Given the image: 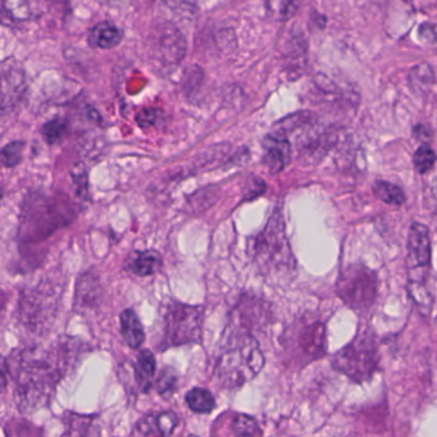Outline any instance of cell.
<instances>
[{
  "instance_id": "6da1fadb",
  "label": "cell",
  "mask_w": 437,
  "mask_h": 437,
  "mask_svg": "<svg viewBox=\"0 0 437 437\" xmlns=\"http://www.w3.org/2000/svg\"><path fill=\"white\" fill-rule=\"evenodd\" d=\"M263 367L264 355L258 341L248 332L233 331L227 335L214 376L222 387L235 390L256 379Z\"/></svg>"
},
{
  "instance_id": "83f0119b",
  "label": "cell",
  "mask_w": 437,
  "mask_h": 437,
  "mask_svg": "<svg viewBox=\"0 0 437 437\" xmlns=\"http://www.w3.org/2000/svg\"><path fill=\"white\" fill-rule=\"evenodd\" d=\"M176 386H177V374L174 369L171 368L163 369L161 376L157 379V391L163 396H167L176 391Z\"/></svg>"
},
{
  "instance_id": "ac0fdd59",
  "label": "cell",
  "mask_w": 437,
  "mask_h": 437,
  "mask_svg": "<svg viewBox=\"0 0 437 437\" xmlns=\"http://www.w3.org/2000/svg\"><path fill=\"white\" fill-rule=\"evenodd\" d=\"M121 332L126 344L131 349L140 347L145 340V332L142 322L132 309L123 310L121 315Z\"/></svg>"
},
{
  "instance_id": "3957f363",
  "label": "cell",
  "mask_w": 437,
  "mask_h": 437,
  "mask_svg": "<svg viewBox=\"0 0 437 437\" xmlns=\"http://www.w3.org/2000/svg\"><path fill=\"white\" fill-rule=\"evenodd\" d=\"M249 254L264 275H288L295 270V259L290 249L280 209L272 214L263 231L249 241Z\"/></svg>"
},
{
  "instance_id": "4316f807",
  "label": "cell",
  "mask_w": 437,
  "mask_h": 437,
  "mask_svg": "<svg viewBox=\"0 0 437 437\" xmlns=\"http://www.w3.org/2000/svg\"><path fill=\"white\" fill-rule=\"evenodd\" d=\"M25 149V142H9L4 148L1 149V162L4 167H16L22 161V153Z\"/></svg>"
},
{
  "instance_id": "8992f818",
  "label": "cell",
  "mask_w": 437,
  "mask_h": 437,
  "mask_svg": "<svg viewBox=\"0 0 437 437\" xmlns=\"http://www.w3.org/2000/svg\"><path fill=\"white\" fill-rule=\"evenodd\" d=\"M203 308L184 302L163 304V341L162 349L196 344L201 339Z\"/></svg>"
},
{
  "instance_id": "d4e9b609",
  "label": "cell",
  "mask_w": 437,
  "mask_h": 437,
  "mask_svg": "<svg viewBox=\"0 0 437 437\" xmlns=\"http://www.w3.org/2000/svg\"><path fill=\"white\" fill-rule=\"evenodd\" d=\"M67 126H68V122L65 118H54L52 121H48L43 126L41 134L48 144H56L65 134Z\"/></svg>"
},
{
  "instance_id": "484cf974",
  "label": "cell",
  "mask_w": 437,
  "mask_h": 437,
  "mask_svg": "<svg viewBox=\"0 0 437 437\" xmlns=\"http://www.w3.org/2000/svg\"><path fill=\"white\" fill-rule=\"evenodd\" d=\"M435 163H436V154L427 145L421 147L414 153V167L419 174H427L433 168Z\"/></svg>"
},
{
  "instance_id": "5b68a950",
  "label": "cell",
  "mask_w": 437,
  "mask_h": 437,
  "mask_svg": "<svg viewBox=\"0 0 437 437\" xmlns=\"http://www.w3.org/2000/svg\"><path fill=\"white\" fill-rule=\"evenodd\" d=\"M379 366L377 337L369 328H364L353 340L332 358V368L345 374L355 384H364L373 379Z\"/></svg>"
},
{
  "instance_id": "e0dca14e",
  "label": "cell",
  "mask_w": 437,
  "mask_h": 437,
  "mask_svg": "<svg viewBox=\"0 0 437 437\" xmlns=\"http://www.w3.org/2000/svg\"><path fill=\"white\" fill-rule=\"evenodd\" d=\"M100 283L98 277L88 272L78 278V286H76V307L78 308L91 309L97 305L100 298Z\"/></svg>"
},
{
  "instance_id": "4fadbf2b",
  "label": "cell",
  "mask_w": 437,
  "mask_h": 437,
  "mask_svg": "<svg viewBox=\"0 0 437 437\" xmlns=\"http://www.w3.org/2000/svg\"><path fill=\"white\" fill-rule=\"evenodd\" d=\"M263 150L264 166L270 174H277L289 164L293 147L286 137L272 132L263 140Z\"/></svg>"
},
{
  "instance_id": "f546056e",
  "label": "cell",
  "mask_w": 437,
  "mask_h": 437,
  "mask_svg": "<svg viewBox=\"0 0 437 437\" xmlns=\"http://www.w3.org/2000/svg\"><path fill=\"white\" fill-rule=\"evenodd\" d=\"M161 116V110H157V108H147V110H142L137 117H136V121L139 123L140 127H150V126H154L158 118Z\"/></svg>"
},
{
  "instance_id": "52a82bcc",
  "label": "cell",
  "mask_w": 437,
  "mask_h": 437,
  "mask_svg": "<svg viewBox=\"0 0 437 437\" xmlns=\"http://www.w3.org/2000/svg\"><path fill=\"white\" fill-rule=\"evenodd\" d=\"M336 293L352 310L358 315H366L371 312L377 298L376 273L362 264L349 265L341 270Z\"/></svg>"
},
{
  "instance_id": "7a4b0ae2",
  "label": "cell",
  "mask_w": 437,
  "mask_h": 437,
  "mask_svg": "<svg viewBox=\"0 0 437 437\" xmlns=\"http://www.w3.org/2000/svg\"><path fill=\"white\" fill-rule=\"evenodd\" d=\"M73 204L62 195L33 194L27 199L20 225V238L39 241L72 221Z\"/></svg>"
},
{
  "instance_id": "ba28073f",
  "label": "cell",
  "mask_w": 437,
  "mask_h": 437,
  "mask_svg": "<svg viewBox=\"0 0 437 437\" xmlns=\"http://www.w3.org/2000/svg\"><path fill=\"white\" fill-rule=\"evenodd\" d=\"M288 347L299 364H308L326 354V326L320 320L302 318L288 332Z\"/></svg>"
},
{
  "instance_id": "8fae6325",
  "label": "cell",
  "mask_w": 437,
  "mask_h": 437,
  "mask_svg": "<svg viewBox=\"0 0 437 437\" xmlns=\"http://www.w3.org/2000/svg\"><path fill=\"white\" fill-rule=\"evenodd\" d=\"M1 113L8 115L21 103L26 93V76L22 65L14 60L7 59L1 63Z\"/></svg>"
},
{
  "instance_id": "2e32d148",
  "label": "cell",
  "mask_w": 437,
  "mask_h": 437,
  "mask_svg": "<svg viewBox=\"0 0 437 437\" xmlns=\"http://www.w3.org/2000/svg\"><path fill=\"white\" fill-rule=\"evenodd\" d=\"M162 257L158 251H135L126 263V270L136 276H152L161 270Z\"/></svg>"
},
{
  "instance_id": "4dcf8cb0",
  "label": "cell",
  "mask_w": 437,
  "mask_h": 437,
  "mask_svg": "<svg viewBox=\"0 0 437 437\" xmlns=\"http://www.w3.org/2000/svg\"><path fill=\"white\" fill-rule=\"evenodd\" d=\"M189 437H198V436H195V435H190V436Z\"/></svg>"
},
{
  "instance_id": "f1b7e54d",
  "label": "cell",
  "mask_w": 437,
  "mask_h": 437,
  "mask_svg": "<svg viewBox=\"0 0 437 437\" xmlns=\"http://www.w3.org/2000/svg\"><path fill=\"white\" fill-rule=\"evenodd\" d=\"M71 177L75 182V185H76L78 196L86 198V195H88V172H86L84 166H81V163H78V166L72 169Z\"/></svg>"
},
{
  "instance_id": "9a60e30c",
  "label": "cell",
  "mask_w": 437,
  "mask_h": 437,
  "mask_svg": "<svg viewBox=\"0 0 437 437\" xmlns=\"http://www.w3.org/2000/svg\"><path fill=\"white\" fill-rule=\"evenodd\" d=\"M123 33L113 22L104 21L91 28L88 36L89 46L98 49H112L122 41Z\"/></svg>"
},
{
  "instance_id": "7c38bea8",
  "label": "cell",
  "mask_w": 437,
  "mask_h": 437,
  "mask_svg": "<svg viewBox=\"0 0 437 437\" xmlns=\"http://www.w3.org/2000/svg\"><path fill=\"white\" fill-rule=\"evenodd\" d=\"M155 48L164 65H180L186 56V40L180 30L171 22H164L162 25Z\"/></svg>"
},
{
  "instance_id": "5bb4252c",
  "label": "cell",
  "mask_w": 437,
  "mask_h": 437,
  "mask_svg": "<svg viewBox=\"0 0 437 437\" xmlns=\"http://www.w3.org/2000/svg\"><path fill=\"white\" fill-rule=\"evenodd\" d=\"M179 424V418L172 411L149 414L136 424L137 431L144 436L168 437L172 435Z\"/></svg>"
},
{
  "instance_id": "7402d4cb",
  "label": "cell",
  "mask_w": 437,
  "mask_h": 437,
  "mask_svg": "<svg viewBox=\"0 0 437 437\" xmlns=\"http://www.w3.org/2000/svg\"><path fill=\"white\" fill-rule=\"evenodd\" d=\"M231 430L235 437H260L262 430L257 421L248 414H235L231 421Z\"/></svg>"
},
{
  "instance_id": "30bf717a",
  "label": "cell",
  "mask_w": 437,
  "mask_h": 437,
  "mask_svg": "<svg viewBox=\"0 0 437 437\" xmlns=\"http://www.w3.org/2000/svg\"><path fill=\"white\" fill-rule=\"evenodd\" d=\"M57 312V298L51 291L33 289L25 291L20 302L21 320L31 331L43 332L51 327Z\"/></svg>"
},
{
  "instance_id": "9c48e42d",
  "label": "cell",
  "mask_w": 437,
  "mask_h": 437,
  "mask_svg": "<svg viewBox=\"0 0 437 437\" xmlns=\"http://www.w3.org/2000/svg\"><path fill=\"white\" fill-rule=\"evenodd\" d=\"M431 262V241L428 228L422 223H413L408 238V254L405 267L408 272V289H426Z\"/></svg>"
},
{
  "instance_id": "603a6c76",
  "label": "cell",
  "mask_w": 437,
  "mask_h": 437,
  "mask_svg": "<svg viewBox=\"0 0 437 437\" xmlns=\"http://www.w3.org/2000/svg\"><path fill=\"white\" fill-rule=\"evenodd\" d=\"M373 193L381 201L390 206H401L405 201L403 190L386 181H377L373 186Z\"/></svg>"
},
{
  "instance_id": "cb8c5ba5",
  "label": "cell",
  "mask_w": 437,
  "mask_h": 437,
  "mask_svg": "<svg viewBox=\"0 0 437 437\" xmlns=\"http://www.w3.org/2000/svg\"><path fill=\"white\" fill-rule=\"evenodd\" d=\"M38 6V3H28V1H4L1 6V14H8L11 20L26 21L30 20L33 16V7Z\"/></svg>"
},
{
  "instance_id": "277c9868",
  "label": "cell",
  "mask_w": 437,
  "mask_h": 437,
  "mask_svg": "<svg viewBox=\"0 0 437 437\" xmlns=\"http://www.w3.org/2000/svg\"><path fill=\"white\" fill-rule=\"evenodd\" d=\"M28 354L23 353L19 363L16 398L20 409L33 411L51 401L60 373L52 362Z\"/></svg>"
},
{
  "instance_id": "d6986e66",
  "label": "cell",
  "mask_w": 437,
  "mask_h": 437,
  "mask_svg": "<svg viewBox=\"0 0 437 437\" xmlns=\"http://www.w3.org/2000/svg\"><path fill=\"white\" fill-rule=\"evenodd\" d=\"M136 384L142 392H149L153 386L155 373L154 354L150 350H142L136 360L135 367Z\"/></svg>"
},
{
  "instance_id": "ffe728a7",
  "label": "cell",
  "mask_w": 437,
  "mask_h": 437,
  "mask_svg": "<svg viewBox=\"0 0 437 437\" xmlns=\"http://www.w3.org/2000/svg\"><path fill=\"white\" fill-rule=\"evenodd\" d=\"M65 437H99L100 430L94 417L68 414Z\"/></svg>"
},
{
  "instance_id": "44dd1931",
  "label": "cell",
  "mask_w": 437,
  "mask_h": 437,
  "mask_svg": "<svg viewBox=\"0 0 437 437\" xmlns=\"http://www.w3.org/2000/svg\"><path fill=\"white\" fill-rule=\"evenodd\" d=\"M186 403L191 411L200 414L211 413L216 408V399L212 392L201 387H195L187 392Z\"/></svg>"
}]
</instances>
